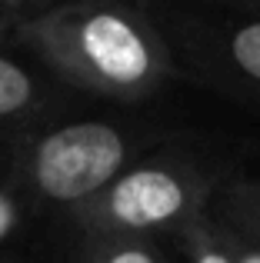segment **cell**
Here are the masks:
<instances>
[{
    "instance_id": "cell-1",
    "label": "cell",
    "mask_w": 260,
    "mask_h": 263,
    "mask_svg": "<svg viewBox=\"0 0 260 263\" xmlns=\"http://www.w3.org/2000/svg\"><path fill=\"white\" fill-rule=\"evenodd\" d=\"M17 40L50 70L107 100H147L180 77L150 7L60 0L27 17Z\"/></svg>"
},
{
    "instance_id": "cell-2",
    "label": "cell",
    "mask_w": 260,
    "mask_h": 263,
    "mask_svg": "<svg viewBox=\"0 0 260 263\" xmlns=\"http://www.w3.org/2000/svg\"><path fill=\"white\" fill-rule=\"evenodd\" d=\"M224 150L197 140H163L117 177L97 200L73 213L80 233L100 237H180L210 210L220 186L240 170Z\"/></svg>"
},
{
    "instance_id": "cell-3",
    "label": "cell",
    "mask_w": 260,
    "mask_h": 263,
    "mask_svg": "<svg viewBox=\"0 0 260 263\" xmlns=\"http://www.w3.org/2000/svg\"><path fill=\"white\" fill-rule=\"evenodd\" d=\"M163 140L150 123L70 120L24 137L13 170L30 197L77 213Z\"/></svg>"
},
{
    "instance_id": "cell-4",
    "label": "cell",
    "mask_w": 260,
    "mask_h": 263,
    "mask_svg": "<svg viewBox=\"0 0 260 263\" xmlns=\"http://www.w3.org/2000/svg\"><path fill=\"white\" fill-rule=\"evenodd\" d=\"M180 77L260 114V13L207 4L150 7Z\"/></svg>"
},
{
    "instance_id": "cell-5",
    "label": "cell",
    "mask_w": 260,
    "mask_h": 263,
    "mask_svg": "<svg viewBox=\"0 0 260 263\" xmlns=\"http://www.w3.org/2000/svg\"><path fill=\"white\" fill-rule=\"evenodd\" d=\"M210 210L220 220H227L230 227H237L240 233H247L254 243H260V160H257V170H247V167L237 170L220 186Z\"/></svg>"
},
{
    "instance_id": "cell-6",
    "label": "cell",
    "mask_w": 260,
    "mask_h": 263,
    "mask_svg": "<svg viewBox=\"0 0 260 263\" xmlns=\"http://www.w3.org/2000/svg\"><path fill=\"white\" fill-rule=\"evenodd\" d=\"M73 263H167V257L160 250V240L84 233Z\"/></svg>"
},
{
    "instance_id": "cell-7",
    "label": "cell",
    "mask_w": 260,
    "mask_h": 263,
    "mask_svg": "<svg viewBox=\"0 0 260 263\" xmlns=\"http://www.w3.org/2000/svg\"><path fill=\"white\" fill-rule=\"evenodd\" d=\"M44 84L30 67L10 57H0V120H13L40 107Z\"/></svg>"
},
{
    "instance_id": "cell-8",
    "label": "cell",
    "mask_w": 260,
    "mask_h": 263,
    "mask_svg": "<svg viewBox=\"0 0 260 263\" xmlns=\"http://www.w3.org/2000/svg\"><path fill=\"white\" fill-rule=\"evenodd\" d=\"M177 247H180V253H183L187 263H234L230 250L224 247L217 217L210 210L203 213V217H197L194 223L177 237Z\"/></svg>"
},
{
    "instance_id": "cell-9",
    "label": "cell",
    "mask_w": 260,
    "mask_h": 263,
    "mask_svg": "<svg viewBox=\"0 0 260 263\" xmlns=\"http://www.w3.org/2000/svg\"><path fill=\"white\" fill-rule=\"evenodd\" d=\"M210 213H214V210H210ZM214 217H217V213H214ZM217 227H220L224 247L230 250L234 263H260V243H254L247 233H240L237 227H230L227 220H220V217H217Z\"/></svg>"
},
{
    "instance_id": "cell-10",
    "label": "cell",
    "mask_w": 260,
    "mask_h": 263,
    "mask_svg": "<svg viewBox=\"0 0 260 263\" xmlns=\"http://www.w3.org/2000/svg\"><path fill=\"white\" fill-rule=\"evenodd\" d=\"M20 227V203L7 186H0V243L10 240Z\"/></svg>"
},
{
    "instance_id": "cell-11",
    "label": "cell",
    "mask_w": 260,
    "mask_h": 263,
    "mask_svg": "<svg viewBox=\"0 0 260 263\" xmlns=\"http://www.w3.org/2000/svg\"><path fill=\"white\" fill-rule=\"evenodd\" d=\"M157 4H207V7H234V10L260 13V0H154L150 7H157Z\"/></svg>"
},
{
    "instance_id": "cell-12",
    "label": "cell",
    "mask_w": 260,
    "mask_h": 263,
    "mask_svg": "<svg viewBox=\"0 0 260 263\" xmlns=\"http://www.w3.org/2000/svg\"><path fill=\"white\" fill-rule=\"evenodd\" d=\"M120 4H137V7H150L154 0H120Z\"/></svg>"
}]
</instances>
